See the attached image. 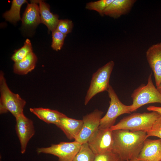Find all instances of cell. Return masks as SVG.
Here are the masks:
<instances>
[{
  "label": "cell",
  "mask_w": 161,
  "mask_h": 161,
  "mask_svg": "<svg viewBox=\"0 0 161 161\" xmlns=\"http://www.w3.org/2000/svg\"><path fill=\"white\" fill-rule=\"evenodd\" d=\"M15 130L18 138L22 154L26 151L28 143L35 134L33 121L24 113L16 118Z\"/></svg>",
  "instance_id": "obj_10"
},
{
  "label": "cell",
  "mask_w": 161,
  "mask_h": 161,
  "mask_svg": "<svg viewBox=\"0 0 161 161\" xmlns=\"http://www.w3.org/2000/svg\"><path fill=\"white\" fill-rule=\"evenodd\" d=\"M95 155L87 142L81 145L80 150L72 161H94Z\"/></svg>",
  "instance_id": "obj_20"
},
{
  "label": "cell",
  "mask_w": 161,
  "mask_h": 161,
  "mask_svg": "<svg viewBox=\"0 0 161 161\" xmlns=\"http://www.w3.org/2000/svg\"><path fill=\"white\" fill-rule=\"evenodd\" d=\"M147 109L149 111L157 112L161 114V107L151 106L147 107Z\"/></svg>",
  "instance_id": "obj_27"
},
{
  "label": "cell",
  "mask_w": 161,
  "mask_h": 161,
  "mask_svg": "<svg viewBox=\"0 0 161 161\" xmlns=\"http://www.w3.org/2000/svg\"><path fill=\"white\" fill-rule=\"evenodd\" d=\"M34 1L39 4L41 23L46 25L49 31L52 32L55 30L59 20L58 16L51 13L49 5L44 1L41 0Z\"/></svg>",
  "instance_id": "obj_15"
},
{
  "label": "cell",
  "mask_w": 161,
  "mask_h": 161,
  "mask_svg": "<svg viewBox=\"0 0 161 161\" xmlns=\"http://www.w3.org/2000/svg\"><path fill=\"white\" fill-rule=\"evenodd\" d=\"M81 144L75 141L61 142L47 147L38 148L37 152L50 154L57 157L58 161H72L79 151Z\"/></svg>",
  "instance_id": "obj_7"
},
{
  "label": "cell",
  "mask_w": 161,
  "mask_h": 161,
  "mask_svg": "<svg viewBox=\"0 0 161 161\" xmlns=\"http://www.w3.org/2000/svg\"><path fill=\"white\" fill-rule=\"evenodd\" d=\"M26 0H13L10 9L6 12L3 15L6 20L13 23H16L21 20L20 16V11L22 5L27 3Z\"/></svg>",
  "instance_id": "obj_19"
},
{
  "label": "cell",
  "mask_w": 161,
  "mask_h": 161,
  "mask_svg": "<svg viewBox=\"0 0 161 161\" xmlns=\"http://www.w3.org/2000/svg\"><path fill=\"white\" fill-rule=\"evenodd\" d=\"M30 110L43 121L55 125L65 115L57 110L43 108H30Z\"/></svg>",
  "instance_id": "obj_17"
},
{
  "label": "cell",
  "mask_w": 161,
  "mask_h": 161,
  "mask_svg": "<svg viewBox=\"0 0 161 161\" xmlns=\"http://www.w3.org/2000/svg\"><path fill=\"white\" fill-rule=\"evenodd\" d=\"M103 113V111L96 109L83 116L82 128L75 141L81 144L87 143L89 137L98 129Z\"/></svg>",
  "instance_id": "obj_9"
},
{
  "label": "cell",
  "mask_w": 161,
  "mask_h": 161,
  "mask_svg": "<svg viewBox=\"0 0 161 161\" xmlns=\"http://www.w3.org/2000/svg\"><path fill=\"white\" fill-rule=\"evenodd\" d=\"M137 158L140 161H161V139H146Z\"/></svg>",
  "instance_id": "obj_12"
},
{
  "label": "cell",
  "mask_w": 161,
  "mask_h": 161,
  "mask_svg": "<svg viewBox=\"0 0 161 161\" xmlns=\"http://www.w3.org/2000/svg\"><path fill=\"white\" fill-rule=\"evenodd\" d=\"M87 143L95 155L112 151L114 144L112 131L109 128H98L89 137Z\"/></svg>",
  "instance_id": "obj_8"
},
{
  "label": "cell",
  "mask_w": 161,
  "mask_h": 161,
  "mask_svg": "<svg viewBox=\"0 0 161 161\" xmlns=\"http://www.w3.org/2000/svg\"><path fill=\"white\" fill-rule=\"evenodd\" d=\"M160 114L154 111L134 113L124 117L109 129L112 131L122 129L133 132L143 131L147 132L151 129Z\"/></svg>",
  "instance_id": "obj_2"
},
{
  "label": "cell",
  "mask_w": 161,
  "mask_h": 161,
  "mask_svg": "<svg viewBox=\"0 0 161 161\" xmlns=\"http://www.w3.org/2000/svg\"><path fill=\"white\" fill-rule=\"evenodd\" d=\"M113 0H100L91 1L87 3L85 8L89 10L97 12L101 16H103V12Z\"/></svg>",
  "instance_id": "obj_22"
},
{
  "label": "cell",
  "mask_w": 161,
  "mask_h": 161,
  "mask_svg": "<svg viewBox=\"0 0 161 161\" xmlns=\"http://www.w3.org/2000/svg\"><path fill=\"white\" fill-rule=\"evenodd\" d=\"M83 121L70 118L65 114L62 117L55 125L64 132L69 140L75 139L80 132Z\"/></svg>",
  "instance_id": "obj_13"
},
{
  "label": "cell",
  "mask_w": 161,
  "mask_h": 161,
  "mask_svg": "<svg viewBox=\"0 0 161 161\" xmlns=\"http://www.w3.org/2000/svg\"><path fill=\"white\" fill-rule=\"evenodd\" d=\"M152 75L151 73L149 75L146 84L141 85L134 90L131 94L132 103L131 105V112L148 104L161 103V93L153 83Z\"/></svg>",
  "instance_id": "obj_3"
},
{
  "label": "cell",
  "mask_w": 161,
  "mask_h": 161,
  "mask_svg": "<svg viewBox=\"0 0 161 161\" xmlns=\"http://www.w3.org/2000/svg\"><path fill=\"white\" fill-rule=\"evenodd\" d=\"M0 104L4 106L15 118L24 113L26 101L18 94L14 93L10 90L2 71L0 73Z\"/></svg>",
  "instance_id": "obj_6"
},
{
  "label": "cell",
  "mask_w": 161,
  "mask_h": 161,
  "mask_svg": "<svg viewBox=\"0 0 161 161\" xmlns=\"http://www.w3.org/2000/svg\"><path fill=\"white\" fill-rule=\"evenodd\" d=\"M114 65L111 61L99 68L92 75L89 86L85 97L84 103L87 105L91 99L97 94L107 91L110 85V75Z\"/></svg>",
  "instance_id": "obj_4"
},
{
  "label": "cell",
  "mask_w": 161,
  "mask_h": 161,
  "mask_svg": "<svg viewBox=\"0 0 161 161\" xmlns=\"http://www.w3.org/2000/svg\"><path fill=\"white\" fill-rule=\"evenodd\" d=\"M73 27V23L72 20L67 19L59 20L56 30L67 35L72 32Z\"/></svg>",
  "instance_id": "obj_25"
},
{
  "label": "cell",
  "mask_w": 161,
  "mask_h": 161,
  "mask_svg": "<svg viewBox=\"0 0 161 161\" xmlns=\"http://www.w3.org/2000/svg\"><path fill=\"white\" fill-rule=\"evenodd\" d=\"M34 1L28 4L21 18L22 25L25 27H34L41 23L39 7Z\"/></svg>",
  "instance_id": "obj_16"
},
{
  "label": "cell",
  "mask_w": 161,
  "mask_h": 161,
  "mask_svg": "<svg viewBox=\"0 0 161 161\" xmlns=\"http://www.w3.org/2000/svg\"><path fill=\"white\" fill-rule=\"evenodd\" d=\"M157 88L161 93V84L158 87H157Z\"/></svg>",
  "instance_id": "obj_29"
},
{
  "label": "cell",
  "mask_w": 161,
  "mask_h": 161,
  "mask_svg": "<svg viewBox=\"0 0 161 161\" xmlns=\"http://www.w3.org/2000/svg\"><path fill=\"white\" fill-rule=\"evenodd\" d=\"M37 60L36 55L33 52H30L23 59L15 62L13 66L14 73L19 75L27 74L35 68Z\"/></svg>",
  "instance_id": "obj_18"
},
{
  "label": "cell",
  "mask_w": 161,
  "mask_h": 161,
  "mask_svg": "<svg viewBox=\"0 0 161 161\" xmlns=\"http://www.w3.org/2000/svg\"><path fill=\"white\" fill-rule=\"evenodd\" d=\"M126 161H140L137 158H134V159L128 160Z\"/></svg>",
  "instance_id": "obj_28"
},
{
  "label": "cell",
  "mask_w": 161,
  "mask_h": 161,
  "mask_svg": "<svg viewBox=\"0 0 161 161\" xmlns=\"http://www.w3.org/2000/svg\"><path fill=\"white\" fill-rule=\"evenodd\" d=\"M146 56L154 73L157 87L161 84V42L150 47L146 52Z\"/></svg>",
  "instance_id": "obj_11"
},
{
  "label": "cell",
  "mask_w": 161,
  "mask_h": 161,
  "mask_svg": "<svg viewBox=\"0 0 161 161\" xmlns=\"http://www.w3.org/2000/svg\"><path fill=\"white\" fill-rule=\"evenodd\" d=\"M52 32V42L51 47L56 51L60 50L64 44L66 35H65L56 29Z\"/></svg>",
  "instance_id": "obj_23"
},
{
  "label": "cell",
  "mask_w": 161,
  "mask_h": 161,
  "mask_svg": "<svg viewBox=\"0 0 161 161\" xmlns=\"http://www.w3.org/2000/svg\"><path fill=\"white\" fill-rule=\"evenodd\" d=\"M136 1L135 0H113L104 11V16L117 18L128 13Z\"/></svg>",
  "instance_id": "obj_14"
},
{
  "label": "cell",
  "mask_w": 161,
  "mask_h": 161,
  "mask_svg": "<svg viewBox=\"0 0 161 161\" xmlns=\"http://www.w3.org/2000/svg\"><path fill=\"white\" fill-rule=\"evenodd\" d=\"M146 133L148 137L155 136L161 139V114L157 118L151 129Z\"/></svg>",
  "instance_id": "obj_26"
},
{
  "label": "cell",
  "mask_w": 161,
  "mask_h": 161,
  "mask_svg": "<svg viewBox=\"0 0 161 161\" xmlns=\"http://www.w3.org/2000/svg\"><path fill=\"white\" fill-rule=\"evenodd\" d=\"M112 151L124 161L137 158L148 138L146 132L119 129L112 131Z\"/></svg>",
  "instance_id": "obj_1"
},
{
  "label": "cell",
  "mask_w": 161,
  "mask_h": 161,
  "mask_svg": "<svg viewBox=\"0 0 161 161\" xmlns=\"http://www.w3.org/2000/svg\"><path fill=\"white\" fill-rule=\"evenodd\" d=\"M94 161H124L112 151L96 155Z\"/></svg>",
  "instance_id": "obj_24"
},
{
  "label": "cell",
  "mask_w": 161,
  "mask_h": 161,
  "mask_svg": "<svg viewBox=\"0 0 161 161\" xmlns=\"http://www.w3.org/2000/svg\"><path fill=\"white\" fill-rule=\"evenodd\" d=\"M32 52V49L30 41L29 39H27L23 46L15 51L11 59L14 62L19 61Z\"/></svg>",
  "instance_id": "obj_21"
},
{
  "label": "cell",
  "mask_w": 161,
  "mask_h": 161,
  "mask_svg": "<svg viewBox=\"0 0 161 161\" xmlns=\"http://www.w3.org/2000/svg\"><path fill=\"white\" fill-rule=\"evenodd\" d=\"M107 91L110 101L106 113L100 120L98 128L100 129L110 128L114 125L117 118L119 116L131 112V105H126L123 104L110 85Z\"/></svg>",
  "instance_id": "obj_5"
}]
</instances>
